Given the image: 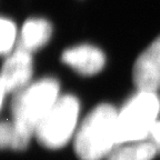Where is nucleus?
Here are the masks:
<instances>
[{
	"instance_id": "nucleus-11",
	"label": "nucleus",
	"mask_w": 160,
	"mask_h": 160,
	"mask_svg": "<svg viewBox=\"0 0 160 160\" xmlns=\"http://www.w3.org/2000/svg\"><path fill=\"white\" fill-rule=\"evenodd\" d=\"M1 45L0 51L3 56L11 51L16 40V26L12 21L5 18L1 19Z\"/></svg>"
},
{
	"instance_id": "nucleus-2",
	"label": "nucleus",
	"mask_w": 160,
	"mask_h": 160,
	"mask_svg": "<svg viewBox=\"0 0 160 160\" xmlns=\"http://www.w3.org/2000/svg\"><path fill=\"white\" fill-rule=\"evenodd\" d=\"M58 93L59 83L51 78L41 79L16 92L11 102L13 125L31 138L40 121L57 101Z\"/></svg>"
},
{
	"instance_id": "nucleus-9",
	"label": "nucleus",
	"mask_w": 160,
	"mask_h": 160,
	"mask_svg": "<svg viewBox=\"0 0 160 160\" xmlns=\"http://www.w3.org/2000/svg\"><path fill=\"white\" fill-rule=\"evenodd\" d=\"M109 153L107 160H152L157 148L151 141H135L118 145Z\"/></svg>"
},
{
	"instance_id": "nucleus-7",
	"label": "nucleus",
	"mask_w": 160,
	"mask_h": 160,
	"mask_svg": "<svg viewBox=\"0 0 160 160\" xmlns=\"http://www.w3.org/2000/svg\"><path fill=\"white\" fill-rule=\"evenodd\" d=\"M61 60L78 72L91 76L99 72L106 62L105 55L101 50L92 46H78L63 51Z\"/></svg>"
},
{
	"instance_id": "nucleus-6",
	"label": "nucleus",
	"mask_w": 160,
	"mask_h": 160,
	"mask_svg": "<svg viewBox=\"0 0 160 160\" xmlns=\"http://www.w3.org/2000/svg\"><path fill=\"white\" fill-rule=\"evenodd\" d=\"M132 76L140 91L160 89V36L136 60Z\"/></svg>"
},
{
	"instance_id": "nucleus-12",
	"label": "nucleus",
	"mask_w": 160,
	"mask_h": 160,
	"mask_svg": "<svg viewBox=\"0 0 160 160\" xmlns=\"http://www.w3.org/2000/svg\"><path fill=\"white\" fill-rule=\"evenodd\" d=\"M148 138L151 139V142L156 146L157 150H160V121H156L150 130ZM147 138V139H148Z\"/></svg>"
},
{
	"instance_id": "nucleus-8",
	"label": "nucleus",
	"mask_w": 160,
	"mask_h": 160,
	"mask_svg": "<svg viewBox=\"0 0 160 160\" xmlns=\"http://www.w3.org/2000/svg\"><path fill=\"white\" fill-rule=\"evenodd\" d=\"M51 36V26L45 19H29L23 23L20 47L28 51L39 49L48 42Z\"/></svg>"
},
{
	"instance_id": "nucleus-5",
	"label": "nucleus",
	"mask_w": 160,
	"mask_h": 160,
	"mask_svg": "<svg viewBox=\"0 0 160 160\" xmlns=\"http://www.w3.org/2000/svg\"><path fill=\"white\" fill-rule=\"evenodd\" d=\"M32 76V58L30 51L18 46L2 66L1 88L7 93L18 92L28 86Z\"/></svg>"
},
{
	"instance_id": "nucleus-3",
	"label": "nucleus",
	"mask_w": 160,
	"mask_h": 160,
	"mask_svg": "<svg viewBox=\"0 0 160 160\" xmlns=\"http://www.w3.org/2000/svg\"><path fill=\"white\" fill-rule=\"evenodd\" d=\"M160 111L156 92L139 91L126 103L117 118V145L148 138Z\"/></svg>"
},
{
	"instance_id": "nucleus-1",
	"label": "nucleus",
	"mask_w": 160,
	"mask_h": 160,
	"mask_svg": "<svg viewBox=\"0 0 160 160\" xmlns=\"http://www.w3.org/2000/svg\"><path fill=\"white\" fill-rule=\"evenodd\" d=\"M118 113L102 103L86 117L75 138V150L81 160H102L117 145Z\"/></svg>"
},
{
	"instance_id": "nucleus-4",
	"label": "nucleus",
	"mask_w": 160,
	"mask_h": 160,
	"mask_svg": "<svg viewBox=\"0 0 160 160\" xmlns=\"http://www.w3.org/2000/svg\"><path fill=\"white\" fill-rule=\"evenodd\" d=\"M79 115V101L71 95L57 99L36 129V137L42 146L58 149L67 145L73 135Z\"/></svg>"
},
{
	"instance_id": "nucleus-10",
	"label": "nucleus",
	"mask_w": 160,
	"mask_h": 160,
	"mask_svg": "<svg viewBox=\"0 0 160 160\" xmlns=\"http://www.w3.org/2000/svg\"><path fill=\"white\" fill-rule=\"evenodd\" d=\"M30 137L17 129L13 122L2 121L0 125V145L1 148H11L13 150H23L27 148Z\"/></svg>"
}]
</instances>
